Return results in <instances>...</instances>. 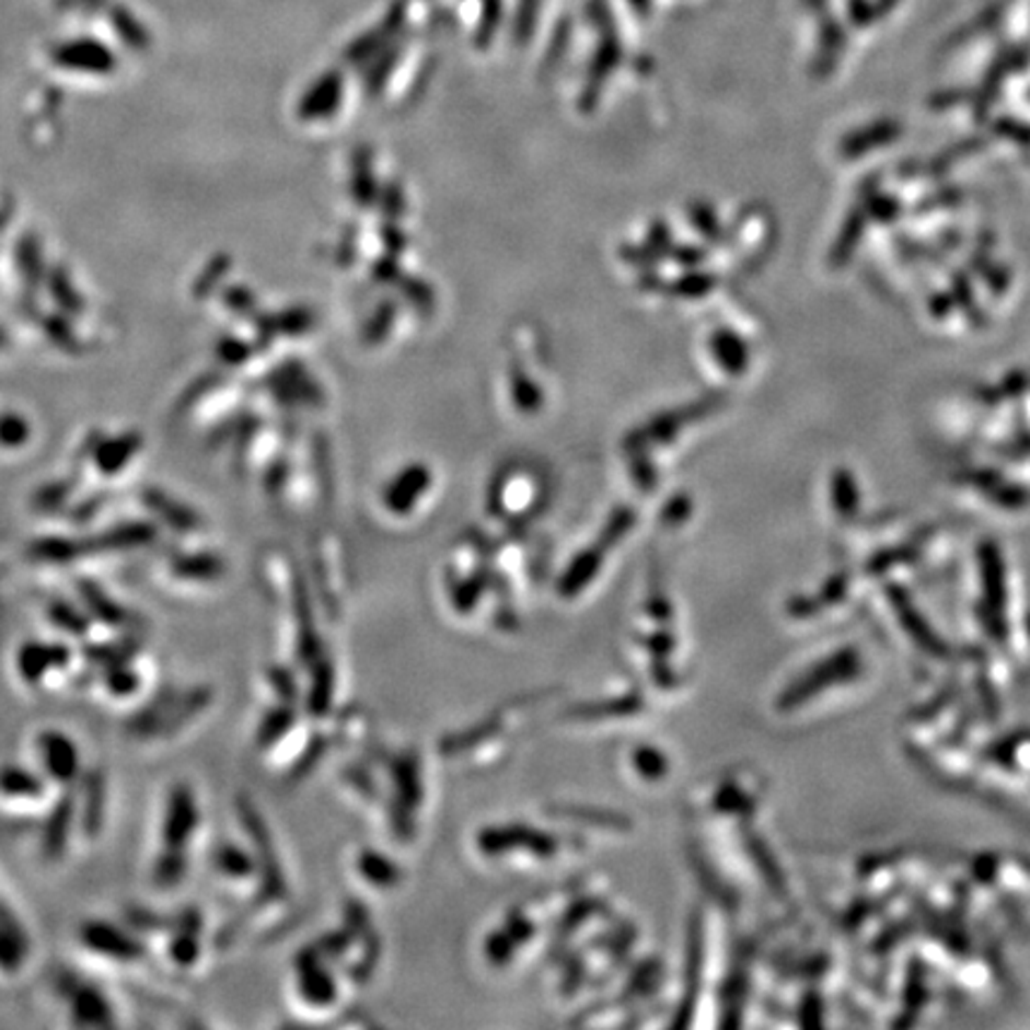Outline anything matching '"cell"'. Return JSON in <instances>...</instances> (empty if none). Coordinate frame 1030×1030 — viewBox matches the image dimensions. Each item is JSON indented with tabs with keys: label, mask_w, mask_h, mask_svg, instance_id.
I'll return each instance as SVG.
<instances>
[{
	"label": "cell",
	"mask_w": 1030,
	"mask_h": 1030,
	"mask_svg": "<svg viewBox=\"0 0 1030 1030\" xmlns=\"http://www.w3.org/2000/svg\"><path fill=\"white\" fill-rule=\"evenodd\" d=\"M210 702V687H194L189 692H160L149 706L141 708L129 720V730L131 734H139V738H167V734H175L198 714H204Z\"/></svg>",
	"instance_id": "obj_1"
},
{
	"label": "cell",
	"mask_w": 1030,
	"mask_h": 1030,
	"mask_svg": "<svg viewBox=\"0 0 1030 1030\" xmlns=\"http://www.w3.org/2000/svg\"><path fill=\"white\" fill-rule=\"evenodd\" d=\"M239 819H242L244 831L251 837L253 856H256L261 894L265 900H282L285 894L289 892L287 890V880H285L282 864H279V859H277L273 837H270V831H267L263 815L258 813L256 807L251 805L248 799H242V801H239Z\"/></svg>",
	"instance_id": "obj_2"
},
{
	"label": "cell",
	"mask_w": 1030,
	"mask_h": 1030,
	"mask_svg": "<svg viewBox=\"0 0 1030 1030\" xmlns=\"http://www.w3.org/2000/svg\"><path fill=\"white\" fill-rule=\"evenodd\" d=\"M200 821V811H198V801L194 789L189 785H175L170 789L167 801H165V813H163V828H160V835H163V847L170 849H186L189 845L196 828Z\"/></svg>",
	"instance_id": "obj_3"
},
{
	"label": "cell",
	"mask_w": 1030,
	"mask_h": 1030,
	"mask_svg": "<svg viewBox=\"0 0 1030 1030\" xmlns=\"http://www.w3.org/2000/svg\"><path fill=\"white\" fill-rule=\"evenodd\" d=\"M79 940L89 949V952L105 957V959H115V961H139L146 954V947L139 938H134L127 930L113 926L108 921L93 918L84 921L79 926Z\"/></svg>",
	"instance_id": "obj_4"
},
{
	"label": "cell",
	"mask_w": 1030,
	"mask_h": 1030,
	"mask_svg": "<svg viewBox=\"0 0 1030 1030\" xmlns=\"http://www.w3.org/2000/svg\"><path fill=\"white\" fill-rule=\"evenodd\" d=\"M36 754L42 756V766L50 780L70 785L82 775V752L77 742L62 730H42L36 738Z\"/></svg>",
	"instance_id": "obj_5"
},
{
	"label": "cell",
	"mask_w": 1030,
	"mask_h": 1030,
	"mask_svg": "<svg viewBox=\"0 0 1030 1030\" xmlns=\"http://www.w3.org/2000/svg\"><path fill=\"white\" fill-rule=\"evenodd\" d=\"M293 967H297L299 995L305 1005L323 1009L337 1002V981L327 969V959L317 952L315 945L301 949Z\"/></svg>",
	"instance_id": "obj_6"
},
{
	"label": "cell",
	"mask_w": 1030,
	"mask_h": 1030,
	"mask_svg": "<svg viewBox=\"0 0 1030 1030\" xmlns=\"http://www.w3.org/2000/svg\"><path fill=\"white\" fill-rule=\"evenodd\" d=\"M60 990L70 1005L72 1023L79 1028H108L115 1023V1011L99 987L91 983L62 979Z\"/></svg>",
	"instance_id": "obj_7"
},
{
	"label": "cell",
	"mask_w": 1030,
	"mask_h": 1030,
	"mask_svg": "<svg viewBox=\"0 0 1030 1030\" xmlns=\"http://www.w3.org/2000/svg\"><path fill=\"white\" fill-rule=\"evenodd\" d=\"M72 661V651L58 641H24L15 653V671L26 682V685H36V682L46 680L50 673L62 671V668Z\"/></svg>",
	"instance_id": "obj_8"
},
{
	"label": "cell",
	"mask_w": 1030,
	"mask_h": 1030,
	"mask_svg": "<svg viewBox=\"0 0 1030 1030\" xmlns=\"http://www.w3.org/2000/svg\"><path fill=\"white\" fill-rule=\"evenodd\" d=\"M175 935L170 938V959L180 969L194 967L200 957V930H204V916L196 906H186L175 916Z\"/></svg>",
	"instance_id": "obj_9"
},
{
	"label": "cell",
	"mask_w": 1030,
	"mask_h": 1030,
	"mask_svg": "<svg viewBox=\"0 0 1030 1030\" xmlns=\"http://www.w3.org/2000/svg\"><path fill=\"white\" fill-rule=\"evenodd\" d=\"M74 815H77V801L70 795H65L48 813L46 825H44V840H42V854L48 861H58L65 854L67 842H70L72 825H74Z\"/></svg>",
	"instance_id": "obj_10"
},
{
	"label": "cell",
	"mask_w": 1030,
	"mask_h": 1030,
	"mask_svg": "<svg viewBox=\"0 0 1030 1030\" xmlns=\"http://www.w3.org/2000/svg\"><path fill=\"white\" fill-rule=\"evenodd\" d=\"M26 954H30V942H26L22 923L0 902V969L15 973L24 967Z\"/></svg>",
	"instance_id": "obj_11"
},
{
	"label": "cell",
	"mask_w": 1030,
	"mask_h": 1030,
	"mask_svg": "<svg viewBox=\"0 0 1030 1030\" xmlns=\"http://www.w3.org/2000/svg\"><path fill=\"white\" fill-rule=\"evenodd\" d=\"M46 795V780L24 766H0V797L12 801H36Z\"/></svg>",
	"instance_id": "obj_12"
},
{
	"label": "cell",
	"mask_w": 1030,
	"mask_h": 1030,
	"mask_svg": "<svg viewBox=\"0 0 1030 1030\" xmlns=\"http://www.w3.org/2000/svg\"><path fill=\"white\" fill-rule=\"evenodd\" d=\"M82 599H84V606H86L91 618L101 621L103 625H111V627L137 625V618H134L131 611L125 609V606H119L117 601L105 594L99 585L84 582L82 585Z\"/></svg>",
	"instance_id": "obj_13"
},
{
	"label": "cell",
	"mask_w": 1030,
	"mask_h": 1030,
	"mask_svg": "<svg viewBox=\"0 0 1030 1030\" xmlns=\"http://www.w3.org/2000/svg\"><path fill=\"white\" fill-rule=\"evenodd\" d=\"M82 828L86 835H99L105 819V778L99 768L82 778Z\"/></svg>",
	"instance_id": "obj_14"
},
{
	"label": "cell",
	"mask_w": 1030,
	"mask_h": 1030,
	"mask_svg": "<svg viewBox=\"0 0 1030 1030\" xmlns=\"http://www.w3.org/2000/svg\"><path fill=\"white\" fill-rule=\"evenodd\" d=\"M334 697V668L327 657H320L313 663V678H311V687H308V697H305V708L308 714L320 718L329 711Z\"/></svg>",
	"instance_id": "obj_15"
},
{
	"label": "cell",
	"mask_w": 1030,
	"mask_h": 1030,
	"mask_svg": "<svg viewBox=\"0 0 1030 1030\" xmlns=\"http://www.w3.org/2000/svg\"><path fill=\"white\" fill-rule=\"evenodd\" d=\"M293 724H297V708H293V704L282 702L279 706L270 708V711L261 718V726L256 730L258 747L261 749L275 747L293 728Z\"/></svg>",
	"instance_id": "obj_16"
},
{
	"label": "cell",
	"mask_w": 1030,
	"mask_h": 1030,
	"mask_svg": "<svg viewBox=\"0 0 1030 1030\" xmlns=\"http://www.w3.org/2000/svg\"><path fill=\"white\" fill-rule=\"evenodd\" d=\"M216 868L222 876L232 878V880H246L248 876L258 873L256 856L248 854L246 849H242L239 845H234V842H224V845L218 847Z\"/></svg>",
	"instance_id": "obj_17"
},
{
	"label": "cell",
	"mask_w": 1030,
	"mask_h": 1030,
	"mask_svg": "<svg viewBox=\"0 0 1030 1030\" xmlns=\"http://www.w3.org/2000/svg\"><path fill=\"white\" fill-rule=\"evenodd\" d=\"M186 871H189V861H186V849H170L163 847L153 864V882L158 888L170 890L184 882Z\"/></svg>",
	"instance_id": "obj_18"
},
{
	"label": "cell",
	"mask_w": 1030,
	"mask_h": 1030,
	"mask_svg": "<svg viewBox=\"0 0 1030 1030\" xmlns=\"http://www.w3.org/2000/svg\"><path fill=\"white\" fill-rule=\"evenodd\" d=\"M356 866H358L360 876H363L368 882H372V886H378V888H392L398 882V868L390 859H386V856L372 852V849L360 852L358 859H356Z\"/></svg>",
	"instance_id": "obj_19"
},
{
	"label": "cell",
	"mask_w": 1030,
	"mask_h": 1030,
	"mask_svg": "<svg viewBox=\"0 0 1030 1030\" xmlns=\"http://www.w3.org/2000/svg\"><path fill=\"white\" fill-rule=\"evenodd\" d=\"M172 572H175L182 580L216 582L222 578L224 566L216 556H192V558H180L177 564L172 566Z\"/></svg>",
	"instance_id": "obj_20"
},
{
	"label": "cell",
	"mask_w": 1030,
	"mask_h": 1030,
	"mask_svg": "<svg viewBox=\"0 0 1030 1030\" xmlns=\"http://www.w3.org/2000/svg\"><path fill=\"white\" fill-rule=\"evenodd\" d=\"M48 615H50L53 625L60 627V630H65V633L79 635V637L89 633L91 615L84 613V611H77L72 604H67V601H62V599L53 601L50 609H48Z\"/></svg>",
	"instance_id": "obj_21"
},
{
	"label": "cell",
	"mask_w": 1030,
	"mask_h": 1030,
	"mask_svg": "<svg viewBox=\"0 0 1030 1030\" xmlns=\"http://www.w3.org/2000/svg\"><path fill=\"white\" fill-rule=\"evenodd\" d=\"M103 685L105 690H108V694H113V697L123 699V697H131V694L141 687V678L129 663H117V666L105 668Z\"/></svg>",
	"instance_id": "obj_22"
},
{
	"label": "cell",
	"mask_w": 1030,
	"mask_h": 1030,
	"mask_svg": "<svg viewBox=\"0 0 1030 1030\" xmlns=\"http://www.w3.org/2000/svg\"><path fill=\"white\" fill-rule=\"evenodd\" d=\"M58 58L67 65H82V67H105L111 60L108 53H105L103 46L99 44H89V42H79V44H67L58 50Z\"/></svg>",
	"instance_id": "obj_23"
},
{
	"label": "cell",
	"mask_w": 1030,
	"mask_h": 1030,
	"mask_svg": "<svg viewBox=\"0 0 1030 1030\" xmlns=\"http://www.w3.org/2000/svg\"><path fill=\"white\" fill-rule=\"evenodd\" d=\"M139 645L134 639L129 641H115V645H101V647H91L89 659L99 666H117V663H129L131 657H137Z\"/></svg>",
	"instance_id": "obj_24"
},
{
	"label": "cell",
	"mask_w": 1030,
	"mask_h": 1030,
	"mask_svg": "<svg viewBox=\"0 0 1030 1030\" xmlns=\"http://www.w3.org/2000/svg\"><path fill=\"white\" fill-rule=\"evenodd\" d=\"M267 680H270V685H273L275 694L279 697V702H287V704L297 702V697H299L297 680H293V675L287 671L285 666H273L270 671H267Z\"/></svg>",
	"instance_id": "obj_25"
},
{
	"label": "cell",
	"mask_w": 1030,
	"mask_h": 1030,
	"mask_svg": "<svg viewBox=\"0 0 1030 1030\" xmlns=\"http://www.w3.org/2000/svg\"><path fill=\"white\" fill-rule=\"evenodd\" d=\"M327 752V740L323 738V734H315V738L311 740V744H308V749L303 752V756L297 761V766H293V778H301L303 773H311L315 768V764L320 759L325 756Z\"/></svg>",
	"instance_id": "obj_26"
}]
</instances>
